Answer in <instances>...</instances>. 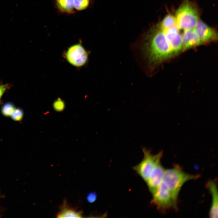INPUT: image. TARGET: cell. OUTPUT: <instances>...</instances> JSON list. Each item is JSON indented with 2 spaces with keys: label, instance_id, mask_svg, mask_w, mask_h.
I'll return each instance as SVG.
<instances>
[{
  "label": "cell",
  "instance_id": "18",
  "mask_svg": "<svg viewBox=\"0 0 218 218\" xmlns=\"http://www.w3.org/2000/svg\"><path fill=\"white\" fill-rule=\"evenodd\" d=\"M12 87V84L10 83H6L0 84V104L2 103L1 98L4 94L9 90Z\"/></svg>",
  "mask_w": 218,
  "mask_h": 218
},
{
  "label": "cell",
  "instance_id": "14",
  "mask_svg": "<svg viewBox=\"0 0 218 218\" xmlns=\"http://www.w3.org/2000/svg\"><path fill=\"white\" fill-rule=\"evenodd\" d=\"M176 25L175 17L173 15L169 14L166 16L162 20L160 27L164 31Z\"/></svg>",
  "mask_w": 218,
  "mask_h": 218
},
{
  "label": "cell",
  "instance_id": "5",
  "mask_svg": "<svg viewBox=\"0 0 218 218\" xmlns=\"http://www.w3.org/2000/svg\"><path fill=\"white\" fill-rule=\"evenodd\" d=\"M152 195L150 203L155 205L160 212L164 213L171 209L177 210V205L174 203L170 190L163 181Z\"/></svg>",
  "mask_w": 218,
  "mask_h": 218
},
{
  "label": "cell",
  "instance_id": "16",
  "mask_svg": "<svg viewBox=\"0 0 218 218\" xmlns=\"http://www.w3.org/2000/svg\"><path fill=\"white\" fill-rule=\"evenodd\" d=\"M24 115V112L22 109L15 107L10 117L14 121L20 122L22 120Z\"/></svg>",
  "mask_w": 218,
  "mask_h": 218
},
{
  "label": "cell",
  "instance_id": "3",
  "mask_svg": "<svg viewBox=\"0 0 218 218\" xmlns=\"http://www.w3.org/2000/svg\"><path fill=\"white\" fill-rule=\"evenodd\" d=\"M175 16L179 28L186 30L195 27L199 21V14L196 5L186 0L177 9Z\"/></svg>",
  "mask_w": 218,
  "mask_h": 218
},
{
  "label": "cell",
  "instance_id": "2",
  "mask_svg": "<svg viewBox=\"0 0 218 218\" xmlns=\"http://www.w3.org/2000/svg\"><path fill=\"white\" fill-rule=\"evenodd\" d=\"M199 177V174L187 173L179 166L176 165L165 170L163 181L170 190L174 203L177 205L179 193L183 185L187 181L196 180Z\"/></svg>",
  "mask_w": 218,
  "mask_h": 218
},
{
  "label": "cell",
  "instance_id": "15",
  "mask_svg": "<svg viewBox=\"0 0 218 218\" xmlns=\"http://www.w3.org/2000/svg\"><path fill=\"white\" fill-rule=\"evenodd\" d=\"M15 107V105L12 102H7L3 104L1 107V114L5 117H10Z\"/></svg>",
  "mask_w": 218,
  "mask_h": 218
},
{
  "label": "cell",
  "instance_id": "6",
  "mask_svg": "<svg viewBox=\"0 0 218 218\" xmlns=\"http://www.w3.org/2000/svg\"><path fill=\"white\" fill-rule=\"evenodd\" d=\"M65 56L68 63L78 67L85 65L88 59L87 51L80 43L70 47L66 52Z\"/></svg>",
  "mask_w": 218,
  "mask_h": 218
},
{
  "label": "cell",
  "instance_id": "13",
  "mask_svg": "<svg viewBox=\"0 0 218 218\" xmlns=\"http://www.w3.org/2000/svg\"><path fill=\"white\" fill-rule=\"evenodd\" d=\"M57 8L61 12L67 14L74 12V0H56Z\"/></svg>",
  "mask_w": 218,
  "mask_h": 218
},
{
  "label": "cell",
  "instance_id": "7",
  "mask_svg": "<svg viewBox=\"0 0 218 218\" xmlns=\"http://www.w3.org/2000/svg\"><path fill=\"white\" fill-rule=\"evenodd\" d=\"M179 29L176 25L164 31L174 55L182 51V36Z\"/></svg>",
  "mask_w": 218,
  "mask_h": 218
},
{
  "label": "cell",
  "instance_id": "20",
  "mask_svg": "<svg viewBox=\"0 0 218 218\" xmlns=\"http://www.w3.org/2000/svg\"><path fill=\"white\" fill-rule=\"evenodd\" d=\"M97 197V194L95 192H91L87 194L86 199L88 202L92 203L96 200Z\"/></svg>",
  "mask_w": 218,
  "mask_h": 218
},
{
  "label": "cell",
  "instance_id": "17",
  "mask_svg": "<svg viewBox=\"0 0 218 218\" xmlns=\"http://www.w3.org/2000/svg\"><path fill=\"white\" fill-rule=\"evenodd\" d=\"M90 0H74L75 9L81 11L86 9L89 5Z\"/></svg>",
  "mask_w": 218,
  "mask_h": 218
},
{
  "label": "cell",
  "instance_id": "8",
  "mask_svg": "<svg viewBox=\"0 0 218 218\" xmlns=\"http://www.w3.org/2000/svg\"><path fill=\"white\" fill-rule=\"evenodd\" d=\"M194 29L202 44L214 41L217 39V34L216 30L201 20L198 21Z\"/></svg>",
  "mask_w": 218,
  "mask_h": 218
},
{
  "label": "cell",
  "instance_id": "12",
  "mask_svg": "<svg viewBox=\"0 0 218 218\" xmlns=\"http://www.w3.org/2000/svg\"><path fill=\"white\" fill-rule=\"evenodd\" d=\"M58 218H81L82 212L81 211H77L75 209L69 206L66 201H64L63 203L60 207V211L57 215Z\"/></svg>",
  "mask_w": 218,
  "mask_h": 218
},
{
  "label": "cell",
  "instance_id": "10",
  "mask_svg": "<svg viewBox=\"0 0 218 218\" xmlns=\"http://www.w3.org/2000/svg\"><path fill=\"white\" fill-rule=\"evenodd\" d=\"M182 38L183 51L196 47L202 44L194 28L185 30L182 36Z\"/></svg>",
  "mask_w": 218,
  "mask_h": 218
},
{
  "label": "cell",
  "instance_id": "19",
  "mask_svg": "<svg viewBox=\"0 0 218 218\" xmlns=\"http://www.w3.org/2000/svg\"><path fill=\"white\" fill-rule=\"evenodd\" d=\"M53 106L56 111H61L64 109V103L61 99H58L54 102Z\"/></svg>",
  "mask_w": 218,
  "mask_h": 218
},
{
  "label": "cell",
  "instance_id": "4",
  "mask_svg": "<svg viewBox=\"0 0 218 218\" xmlns=\"http://www.w3.org/2000/svg\"><path fill=\"white\" fill-rule=\"evenodd\" d=\"M144 157L138 164L133 167V169L146 182L155 167L160 163L163 152H160L154 155L150 151L143 148Z\"/></svg>",
  "mask_w": 218,
  "mask_h": 218
},
{
  "label": "cell",
  "instance_id": "11",
  "mask_svg": "<svg viewBox=\"0 0 218 218\" xmlns=\"http://www.w3.org/2000/svg\"><path fill=\"white\" fill-rule=\"evenodd\" d=\"M206 187L211 194L212 199L209 216L211 218H217L218 196L216 182L214 180H210L207 182Z\"/></svg>",
  "mask_w": 218,
  "mask_h": 218
},
{
  "label": "cell",
  "instance_id": "1",
  "mask_svg": "<svg viewBox=\"0 0 218 218\" xmlns=\"http://www.w3.org/2000/svg\"><path fill=\"white\" fill-rule=\"evenodd\" d=\"M144 47L149 63L152 64H158L174 55L164 33L160 27L149 36Z\"/></svg>",
  "mask_w": 218,
  "mask_h": 218
},
{
  "label": "cell",
  "instance_id": "9",
  "mask_svg": "<svg viewBox=\"0 0 218 218\" xmlns=\"http://www.w3.org/2000/svg\"><path fill=\"white\" fill-rule=\"evenodd\" d=\"M165 170V169L160 163L154 169L148 180L146 182L152 194L156 191L162 182Z\"/></svg>",
  "mask_w": 218,
  "mask_h": 218
}]
</instances>
